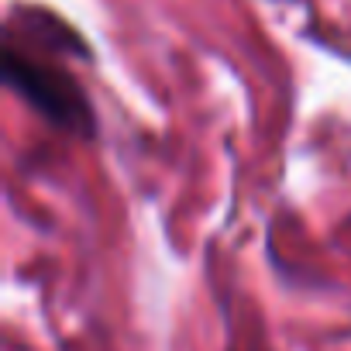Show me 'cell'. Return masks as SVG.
I'll return each mask as SVG.
<instances>
[{
  "label": "cell",
  "mask_w": 351,
  "mask_h": 351,
  "mask_svg": "<svg viewBox=\"0 0 351 351\" xmlns=\"http://www.w3.org/2000/svg\"><path fill=\"white\" fill-rule=\"evenodd\" d=\"M4 80L52 124H59L73 134H86V138L93 134L97 117H93V107H90L83 86L62 66L42 62L32 52H25L14 38H8V45H4Z\"/></svg>",
  "instance_id": "cell-1"
}]
</instances>
